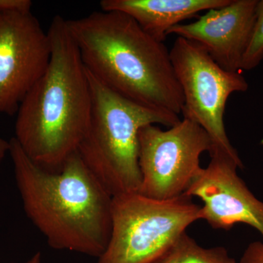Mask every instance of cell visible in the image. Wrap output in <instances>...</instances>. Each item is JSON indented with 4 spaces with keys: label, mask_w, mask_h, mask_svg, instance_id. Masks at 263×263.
<instances>
[{
    "label": "cell",
    "mask_w": 263,
    "mask_h": 263,
    "mask_svg": "<svg viewBox=\"0 0 263 263\" xmlns=\"http://www.w3.org/2000/svg\"><path fill=\"white\" fill-rule=\"evenodd\" d=\"M9 142L24 212L49 247L101 257L110 240L113 196L78 152L60 171H49L30 160L15 138Z\"/></svg>",
    "instance_id": "1"
},
{
    "label": "cell",
    "mask_w": 263,
    "mask_h": 263,
    "mask_svg": "<svg viewBox=\"0 0 263 263\" xmlns=\"http://www.w3.org/2000/svg\"><path fill=\"white\" fill-rule=\"evenodd\" d=\"M48 33L49 63L20 104L14 138L33 162L48 171H58L78 152L87 130L91 91L67 20L57 15Z\"/></svg>",
    "instance_id": "2"
},
{
    "label": "cell",
    "mask_w": 263,
    "mask_h": 263,
    "mask_svg": "<svg viewBox=\"0 0 263 263\" xmlns=\"http://www.w3.org/2000/svg\"><path fill=\"white\" fill-rule=\"evenodd\" d=\"M67 24L85 67L100 82L147 108L182 113V91L169 50L134 19L102 10Z\"/></svg>",
    "instance_id": "3"
},
{
    "label": "cell",
    "mask_w": 263,
    "mask_h": 263,
    "mask_svg": "<svg viewBox=\"0 0 263 263\" xmlns=\"http://www.w3.org/2000/svg\"><path fill=\"white\" fill-rule=\"evenodd\" d=\"M91 117L78 154L112 196L139 192V132L148 124L171 127L179 116L155 110L114 92L87 70Z\"/></svg>",
    "instance_id": "4"
},
{
    "label": "cell",
    "mask_w": 263,
    "mask_h": 263,
    "mask_svg": "<svg viewBox=\"0 0 263 263\" xmlns=\"http://www.w3.org/2000/svg\"><path fill=\"white\" fill-rule=\"evenodd\" d=\"M200 219L201 206L187 195L167 200L138 193L114 196L110 240L98 263H153Z\"/></svg>",
    "instance_id": "5"
},
{
    "label": "cell",
    "mask_w": 263,
    "mask_h": 263,
    "mask_svg": "<svg viewBox=\"0 0 263 263\" xmlns=\"http://www.w3.org/2000/svg\"><path fill=\"white\" fill-rule=\"evenodd\" d=\"M175 74L183 97V119L193 121L209 135L212 153H221L240 164L224 127L227 102L235 92H245L249 84L239 72L223 69L198 43L178 37L170 50Z\"/></svg>",
    "instance_id": "6"
},
{
    "label": "cell",
    "mask_w": 263,
    "mask_h": 263,
    "mask_svg": "<svg viewBox=\"0 0 263 263\" xmlns=\"http://www.w3.org/2000/svg\"><path fill=\"white\" fill-rule=\"evenodd\" d=\"M212 143L206 132L193 121L183 119L162 130L148 124L139 132L138 193L157 200L176 198L185 193L196 176L200 156L210 152Z\"/></svg>",
    "instance_id": "7"
},
{
    "label": "cell",
    "mask_w": 263,
    "mask_h": 263,
    "mask_svg": "<svg viewBox=\"0 0 263 263\" xmlns=\"http://www.w3.org/2000/svg\"><path fill=\"white\" fill-rule=\"evenodd\" d=\"M51 53L48 33L31 10L0 12V114H17Z\"/></svg>",
    "instance_id": "8"
},
{
    "label": "cell",
    "mask_w": 263,
    "mask_h": 263,
    "mask_svg": "<svg viewBox=\"0 0 263 263\" xmlns=\"http://www.w3.org/2000/svg\"><path fill=\"white\" fill-rule=\"evenodd\" d=\"M210 156L209 165L199 170L183 195L202 200L201 219L214 229L229 230L243 223L263 236V202L237 174L243 165L223 154Z\"/></svg>",
    "instance_id": "9"
},
{
    "label": "cell",
    "mask_w": 263,
    "mask_h": 263,
    "mask_svg": "<svg viewBox=\"0 0 263 263\" xmlns=\"http://www.w3.org/2000/svg\"><path fill=\"white\" fill-rule=\"evenodd\" d=\"M258 0H230L220 8L208 10L190 24H178L169 34L200 44L221 67L240 70L255 21Z\"/></svg>",
    "instance_id": "10"
},
{
    "label": "cell",
    "mask_w": 263,
    "mask_h": 263,
    "mask_svg": "<svg viewBox=\"0 0 263 263\" xmlns=\"http://www.w3.org/2000/svg\"><path fill=\"white\" fill-rule=\"evenodd\" d=\"M230 0H103V11H118L134 19L143 30L164 43L167 32L200 12L220 8Z\"/></svg>",
    "instance_id": "11"
},
{
    "label": "cell",
    "mask_w": 263,
    "mask_h": 263,
    "mask_svg": "<svg viewBox=\"0 0 263 263\" xmlns=\"http://www.w3.org/2000/svg\"><path fill=\"white\" fill-rule=\"evenodd\" d=\"M153 263H237L224 247L203 248L184 232Z\"/></svg>",
    "instance_id": "12"
},
{
    "label": "cell",
    "mask_w": 263,
    "mask_h": 263,
    "mask_svg": "<svg viewBox=\"0 0 263 263\" xmlns=\"http://www.w3.org/2000/svg\"><path fill=\"white\" fill-rule=\"evenodd\" d=\"M263 60V0H258L255 21L247 49L242 60L240 70L255 68Z\"/></svg>",
    "instance_id": "13"
},
{
    "label": "cell",
    "mask_w": 263,
    "mask_h": 263,
    "mask_svg": "<svg viewBox=\"0 0 263 263\" xmlns=\"http://www.w3.org/2000/svg\"><path fill=\"white\" fill-rule=\"evenodd\" d=\"M239 263H263V243L254 241L246 249Z\"/></svg>",
    "instance_id": "14"
},
{
    "label": "cell",
    "mask_w": 263,
    "mask_h": 263,
    "mask_svg": "<svg viewBox=\"0 0 263 263\" xmlns=\"http://www.w3.org/2000/svg\"><path fill=\"white\" fill-rule=\"evenodd\" d=\"M30 0H0V12L7 10H31Z\"/></svg>",
    "instance_id": "15"
},
{
    "label": "cell",
    "mask_w": 263,
    "mask_h": 263,
    "mask_svg": "<svg viewBox=\"0 0 263 263\" xmlns=\"http://www.w3.org/2000/svg\"><path fill=\"white\" fill-rule=\"evenodd\" d=\"M10 142L0 138V163L4 160L7 154L9 153Z\"/></svg>",
    "instance_id": "16"
},
{
    "label": "cell",
    "mask_w": 263,
    "mask_h": 263,
    "mask_svg": "<svg viewBox=\"0 0 263 263\" xmlns=\"http://www.w3.org/2000/svg\"><path fill=\"white\" fill-rule=\"evenodd\" d=\"M25 263H42V255L41 252H37Z\"/></svg>",
    "instance_id": "17"
}]
</instances>
